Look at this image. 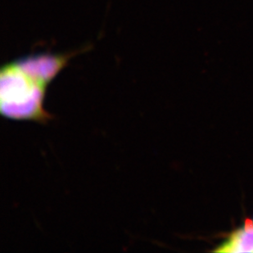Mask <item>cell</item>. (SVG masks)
<instances>
[{
	"label": "cell",
	"mask_w": 253,
	"mask_h": 253,
	"mask_svg": "<svg viewBox=\"0 0 253 253\" xmlns=\"http://www.w3.org/2000/svg\"><path fill=\"white\" fill-rule=\"evenodd\" d=\"M77 53L78 52L63 54L40 53L27 56L16 62L36 82L48 87L61 71L64 69L70 59Z\"/></svg>",
	"instance_id": "obj_2"
},
{
	"label": "cell",
	"mask_w": 253,
	"mask_h": 253,
	"mask_svg": "<svg viewBox=\"0 0 253 253\" xmlns=\"http://www.w3.org/2000/svg\"><path fill=\"white\" fill-rule=\"evenodd\" d=\"M47 87L36 82L17 62L2 67L0 111L2 117L45 125L53 117L44 108Z\"/></svg>",
	"instance_id": "obj_1"
},
{
	"label": "cell",
	"mask_w": 253,
	"mask_h": 253,
	"mask_svg": "<svg viewBox=\"0 0 253 253\" xmlns=\"http://www.w3.org/2000/svg\"><path fill=\"white\" fill-rule=\"evenodd\" d=\"M214 252L219 253H253V221L247 220L244 226L232 232Z\"/></svg>",
	"instance_id": "obj_3"
}]
</instances>
